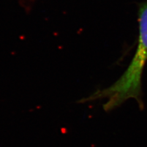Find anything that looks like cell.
<instances>
[{"mask_svg":"<svg viewBox=\"0 0 147 147\" xmlns=\"http://www.w3.org/2000/svg\"><path fill=\"white\" fill-rule=\"evenodd\" d=\"M139 34L136 53L131 62L121 76L107 88L99 89L88 97L80 100L81 103L98 99H105V111H110L120 106L129 99H134L139 108L144 109L142 79L147 61V1L140 4L139 9Z\"/></svg>","mask_w":147,"mask_h":147,"instance_id":"cell-1","label":"cell"}]
</instances>
